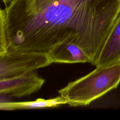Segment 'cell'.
Listing matches in <instances>:
<instances>
[{
  "instance_id": "cell-1",
  "label": "cell",
  "mask_w": 120,
  "mask_h": 120,
  "mask_svg": "<svg viewBox=\"0 0 120 120\" xmlns=\"http://www.w3.org/2000/svg\"><path fill=\"white\" fill-rule=\"evenodd\" d=\"M0 10L8 51L48 52L70 43L95 66L120 12V0H14Z\"/></svg>"
},
{
  "instance_id": "cell-2",
  "label": "cell",
  "mask_w": 120,
  "mask_h": 120,
  "mask_svg": "<svg viewBox=\"0 0 120 120\" xmlns=\"http://www.w3.org/2000/svg\"><path fill=\"white\" fill-rule=\"evenodd\" d=\"M120 83V63L98 67L86 75L69 82L58 92L70 106H86Z\"/></svg>"
},
{
  "instance_id": "cell-3",
  "label": "cell",
  "mask_w": 120,
  "mask_h": 120,
  "mask_svg": "<svg viewBox=\"0 0 120 120\" xmlns=\"http://www.w3.org/2000/svg\"><path fill=\"white\" fill-rule=\"evenodd\" d=\"M52 63L47 52L8 51L0 55V80L33 71Z\"/></svg>"
},
{
  "instance_id": "cell-4",
  "label": "cell",
  "mask_w": 120,
  "mask_h": 120,
  "mask_svg": "<svg viewBox=\"0 0 120 120\" xmlns=\"http://www.w3.org/2000/svg\"><path fill=\"white\" fill-rule=\"evenodd\" d=\"M45 80L35 71L0 80V93L21 98L39 90Z\"/></svg>"
},
{
  "instance_id": "cell-5",
  "label": "cell",
  "mask_w": 120,
  "mask_h": 120,
  "mask_svg": "<svg viewBox=\"0 0 120 120\" xmlns=\"http://www.w3.org/2000/svg\"><path fill=\"white\" fill-rule=\"evenodd\" d=\"M120 63V12L100 53L95 66Z\"/></svg>"
},
{
  "instance_id": "cell-6",
  "label": "cell",
  "mask_w": 120,
  "mask_h": 120,
  "mask_svg": "<svg viewBox=\"0 0 120 120\" xmlns=\"http://www.w3.org/2000/svg\"><path fill=\"white\" fill-rule=\"evenodd\" d=\"M47 52L53 62L68 64L89 62L86 54L79 46L70 43L58 45Z\"/></svg>"
},
{
  "instance_id": "cell-7",
  "label": "cell",
  "mask_w": 120,
  "mask_h": 120,
  "mask_svg": "<svg viewBox=\"0 0 120 120\" xmlns=\"http://www.w3.org/2000/svg\"><path fill=\"white\" fill-rule=\"evenodd\" d=\"M67 104V101L60 96L53 98L45 99L38 98L34 101L22 102H0V109L1 110L12 111L20 109H41L55 107Z\"/></svg>"
},
{
  "instance_id": "cell-8",
  "label": "cell",
  "mask_w": 120,
  "mask_h": 120,
  "mask_svg": "<svg viewBox=\"0 0 120 120\" xmlns=\"http://www.w3.org/2000/svg\"><path fill=\"white\" fill-rule=\"evenodd\" d=\"M14 0H2V2L4 3L5 6H6L9 3H10L11 2H12Z\"/></svg>"
}]
</instances>
